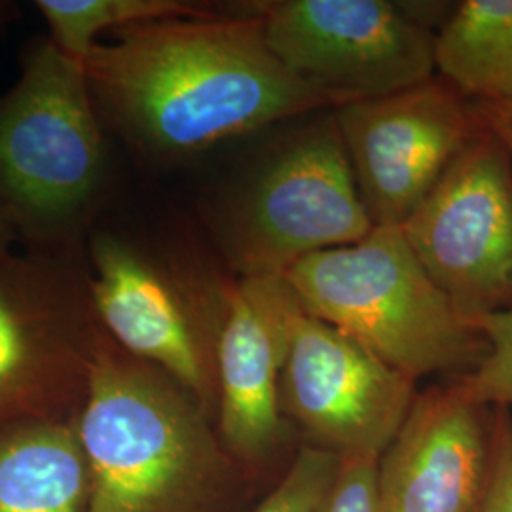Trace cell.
Wrapping results in <instances>:
<instances>
[{"label": "cell", "instance_id": "cell-20", "mask_svg": "<svg viewBox=\"0 0 512 512\" xmlns=\"http://www.w3.org/2000/svg\"><path fill=\"white\" fill-rule=\"evenodd\" d=\"M476 512H512V423L503 412L495 421L488 484Z\"/></svg>", "mask_w": 512, "mask_h": 512}, {"label": "cell", "instance_id": "cell-3", "mask_svg": "<svg viewBox=\"0 0 512 512\" xmlns=\"http://www.w3.org/2000/svg\"><path fill=\"white\" fill-rule=\"evenodd\" d=\"M205 410L162 370L112 344L95 349L73 421L90 512H184L219 459Z\"/></svg>", "mask_w": 512, "mask_h": 512}, {"label": "cell", "instance_id": "cell-7", "mask_svg": "<svg viewBox=\"0 0 512 512\" xmlns=\"http://www.w3.org/2000/svg\"><path fill=\"white\" fill-rule=\"evenodd\" d=\"M86 241L88 291L110 342L162 370L205 412L217 406L224 285L203 287L110 230L90 232Z\"/></svg>", "mask_w": 512, "mask_h": 512}, {"label": "cell", "instance_id": "cell-22", "mask_svg": "<svg viewBox=\"0 0 512 512\" xmlns=\"http://www.w3.org/2000/svg\"><path fill=\"white\" fill-rule=\"evenodd\" d=\"M19 18V8L14 2L0 0V38L8 31V27Z\"/></svg>", "mask_w": 512, "mask_h": 512}, {"label": "cell", "instance_id": "cell-17", "mask_svg": "<svg viewBox=\"0 0 512 512\" xmlns=\"http://www.w3.org/2000/svg\"><path fill=\"white\" fill-rule=\"evenodd\" d=\"M473 327L484 338L486 351L454 387L482 408L488 404L512 406V308L484 315Z\"/></svg>", "mask_w": 512, "mask_h": 512}, {"label": "cell", "instance_id": "cell-16", "mask_svg": "<svg viewBox=\"0 0 512 512\" xmlns=\"http://www.w3.org/2000/svg\"><path fill=\"white\" fill-rule=\"evenodd\" d=\"M35 8L48 23L55 46L84 61L99 44L103 31H120L148 21L205 18L217 14L186 0H37Z\"/></svg>", "mask_w": 512, "mask_h": 512}, {"label": "cell", "instance_id": "cell-5", "mask_svg": "<svg viewBox=\"0 0 512 512\" xmlns=\"http://www.w3.org/2000/svg\"><path fill=\"white\" fill-rule=\"evenodd\" d=\"M374 228L334 110L298 131L224 205L219 239L238 277L287 274Z\"/></svg>", "mask_w": 512, "mask_h": 512}, {"label": "cell", "instance_id": "cell-14", "mask_svg": "<svg viewBox=\"0 0 512 512\" xmlns=\"http://www.w3.org/2000/svg\"><path fill=\"white\" fill-rule=\"evenodd\" d=\"M0 512H90V478L73 421L0 429Z\"/></svg>", "mask_w": 512, "mask_h": 512}, {"label": "cell", "instance_id": "cell-6", "mask_svg": "<svg viewBox=\"0 0 512 512\" xmlns=\"http://www.w3.org/2000/svg\"><path fill=\"white\" fill-rule=\"evenodd\" d=\"M103 336L76 253L0 258V423L80 408Z\"/></svg>", "mask_w": 512, "mask_h": 512}, {"label": "cell", "instance_id": "cell-19", "mask_svg": "<svg viewBox=\"0 0 512 512\" xmlns=\"http://www.w3.org/2000/svg\"><path fill=\"white\" fill-rule=\"evenodd\" d=\"M380 459L372 456L340 458L336 478L317 512H380Z\"/></svg>", "mask_w": 512, "mask_h": 512}, {"label": "cell", "instance_id": "cell-15", "mask_svg": "<svg viewBox=\"0 0 512 512\" xmlns=\"http://www.w3.org/2000/svg\"><path fill=\"white\" fill-rule=\"evenodd\" d=\"M435 69L471 103L512 107V0H465L435 35Z\"/></svg>", "mask_w": 512, "mask_h": 512}, {"label": "cell", "instance_id": "cell-1", "mask_svg": "<svg viewBox=\"0 0 512 512\" xmlns=\"http://www.w3.org/2000/svg\"><path fill=\"white\" fill-rule=\"evenodd\" d=\"M82 61L107 128L158 162L300 114L344 107L272 54L249 8L148 21L112 33Z\"/></svg>", "mask_w": 512, "mask_h": 512}, {"label": "cell", "instance_id": "cell-4", "mask_svg": "<svg viewBox=\"0 0 512 512\" xmlns=\"http://www.w3.org/2000/svg\"><path fill=\"white\" fill-rule=\"evenodd\" d=\"M302 308L418 380L478 363L484 338L461 319L410 249L401 226L321 251L283 275Z\"/></svg>", "mask_w": 512, "mask_h": 512}, {"label": "cell", "instance_id": "cell-12", "mask_svg": "<svg viewBox=\"0 0 512 512\" xmlns=\"http://www.w3.org/2000/svg\"><path fill=\"white\" fill-rule=\"evenodd\" d=\"M298 296L281 275L224 283L215 344L222 440L241 459L268 456L283 433L279 401L287 329Z\"/></svg>", "mask_w": 512, "mask_h": 512}, {"label": "cell", "instance_id": "cell-21", "mask_svg": "<svg viewBox=\"0 0 512 512\" xmlns=\"http://www.w3.org/2000/svg\"><path fill=\"white\" fill-rule=\"evenodd\" d=\"M476 116L486 131H490L505 147L512 160V107L511 105H486L473 103Z\"/></svg>", "mask_w": 512, "mask_h": 512}, {"label": "cell", "instance_id": "cell-23", "mask_svg": "<svg viewBox=\"0 0 512 512\" xmlns=\"http://www.w3.org/2000/svg\"><path fill=\"white\" fill-rule=\"evenodd\" d=\"M14 243H16V239L12 236V232H10L8 226L0 220V258H4V256L12 253Z\"/></svg>", "mask_w": 512, "mask_h": 512}, {"label": "cell", "instance_id": "cell-18", "mask_svg": "<svg viewBox=\"0 0 512 512\" xmlns=\"http://www.w3.org/2000/svg\"><path fill=\"white\" fill-rule=\"evenodd\" d=\"M340 467V456L319 446L298 452L291 469L253 512H317Z\"/></svg>", "mask_w": 512, "mask_h": 512}, {"label": "cell", "instance_id": "cell-2", "mask_svg": "<svg viewBox=\"0 0 512 512\" xmlns=\"http://www.w3.org/2000/svg\"><path fill=\"white\" fill-rule=\"evenodd\" d=\"M107 188L105 124L84 63L37 40L0 97V220L33 251L74 253Z\"/></svg>", "mask_w": 512, "mask_h": 512}, {"label": "cell", "instance_id": "cell-10", "mask_svg": "<svg viewBox=\"0 0 512 512\" xmlns=\"http://www.w3.org/2000/svg\"><path fill=\"white\" fill-rule=\"evenodd\" d=\"M416 380L348 332L304 310L289 319L279 401L340 458H382L416 401Z\"/></svg>", "mask_w": 512, "mask_h": 512}, {"label": "cell", "instance_id": "cell-9", "mask_svg": "<svg viewBox=\"0 0 512 512\" xmlns=\"http://www.w3.org/2000/svg\"><path fill=\"white\" fill-rule=\"evenodd\" d=\"M401 228L423 270L471 327L511 310L512 160L490 131L459 154Z\"/></svg>", "mask_w": 512, "mask_h": 512}, {"label": "cell", "instance_id": "cell-13", "mask_svg": "<svg viewBox=\"0 0 512 512\" xmlns=\"http://www.w3.org/2000/svg\"><path fill=\"white\" fill-rule=\"evenodd\" d=\"M482 410L454 385L418 395L378 465L380 512L478 511L492 456Z\"/></svg>", "mask_w": 512, "mask_h": 512}, {"label": "cell", "instance_id": "cell-11", "mask_svg": "<svg viewBox=\"0 0 512 512\" xmlns=\"http://www.w3.org/2000/svg\"><path fill=\"white\" fill-rule=\"evenodd\" d=\"M374 226H403L484 131L475 105L442 78L334 110Z\"/></svg>", "mask_w": 512, "mask_h": 512}, {"label": "cell", "instance_id": "cell-8", "mask_svg": "<svg viewBox=\"0 0 512 512\" xmlns=\"http://www.w3.org/2000/svg\"><path fill=\"white\" fill-rule=\"evenodd\" d=\"M249 8L287 71L344 105L435 76V35L385 0H274Z\"/></svg>", "mask_w": 512, "mask_h": 512}]
</instances>
